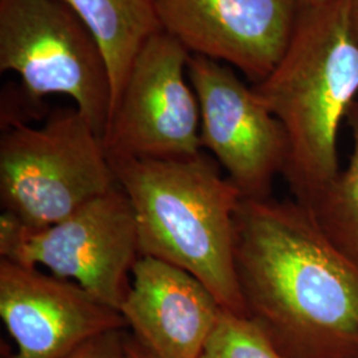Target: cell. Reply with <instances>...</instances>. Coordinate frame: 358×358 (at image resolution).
Returning <instances> with one entry per match:
<instances>
[{
  "label": "cell",
  "instance_id": "3957f363",
  "mask_svg": "<svg viewBox=\"0 0 358 358\" xmlns=\"http://www.w3.org/2000/svg\"><path fill=\"white\" fill-rule=\"evenodd\" d=\"M137 222L141 256L189 272L220 307L244 316L235 271V215L243 196L205 154L109 158Z\"/></svg>",
  "mask_w": 358,
  "mask_h": 358
},
{
  "label": "cell",
  "instance_id": "8992f818",
  "mask_svg": "<svg viewBox=\"0 0 358 358\" xmlns=\"http://www.w3.org/2000/svg\"><path fill=\"white\" fill-rule=\"evenodd\" d=\"M140 257L134 211L120 185L45 229H31L7 210L0 215V259L43 266L118 312Z\"/></svg>",
  "mask_w": 358,
  "mask_h": 358
},
{
  "label": "cell",
  "instance_id": "2e32d148",
  "mask_svg": "<svg viewBox=\"0 0 358 358\" xmlns=\"http://www.w3.org/2000/svg\"><path fill=\"white\" fill-rule=\"evenodd\" d=\"M122 358H155L153 355L145 349L143 346L137 341V338L129 333L125 338V345H124V355Z\"/></svg>",
  "mask_w": 358,
  "mask_h": 358
},
{
  "label": "cell",
  "instance_id": "ac0fdd59",
  "mask_svg": "<svg viewBox=\"0 0 358 358\" xmlns=\"http://www.w3.org/2000/svg\"><path fill=\"white\" fill-rule=\"evenodd\" d=\"M297 1L300 6H316V4H320L327 0H297Z\"/></svg>",
  "mask_w": 358,
  "mask_h": 358
},
{
  "label": "cell",
  "instance_id": "6da1fadb",
  "mask_svg": "<svg viewBox=\"0 0 358 358\" xmlns=\"http://www.w3.org/2000/svg\"><path fill=\"white\" fill-rule=\"evenodd\" d=\"M235 271L244 317L282 358H358V262L308 207L243 198Z\"/></svg>",
  "mask_w": 358,
  "mask_h": 358
},
{
  "label": "cell",
  "instance_id": "9a60e30c",
  "mask_svg": "<svg viewBox=\"0 0 358 358\" xmlns=\"http://www.w3.org/2000/svg\"><path fill=\"white\" fill-rule=\"evenodd\" d=\"M127 334V329L103 333L63 358H122Z\"/></svg>",
  "mask_w": 358,
  "mask_h": 358
},
{
  "label": "cell",
  "instance_id": "8fae6325",
  "mask_svg": "<svg viewBox=\"0 0 358 358\" xmlns=\"http://www.w3.org/2000/svg\"><path fill=\"white\" fill-rule=\"evenodd\" d=\"M223 308L189 272L141 256L120 313L155 358H199Z\"/></svg>",
  "mask_w": 358,
  "mask_h": 358
},
{
  "label": "cell",
  "instance_id": "277c9868",
  "mask_svg": "<svg viewBox=\"0 0 358 358\" xmlns=\"http://www.w3.org/2000/svg\"><path fill=\"white\" fill-rule=\"evenodd\" d=\"M118 185L103 138L77 108L56 109L38 127L15 122L0 138V201L40 230Z\"/></svg>",
  "mask_w": 358,
  "mask_h": 358
},
{
  "label": "cell",
  "instance_id": "52a82bcc",
  "mask_svg": "<svg viewBox=\"0 0 358 358\" xmlns=\"http://www.w3.org/2000/svg\"><path fill=\"white\" fill-rule=\"evenodd\" d=\"M190 56L164 31L142 45L103 133L109 158L176 159L202 153L199 103L187 81Z\"/></svg>",
  "mask_w": 358,
  "mask_h": 358
},
{
  "label": "cell",
  "instance_id": "7c38bea8",
  "mask_svg": "<svg viewBox=\"0 0 358 358\" xmlns=\"http://www.w3.org/2000/svg\"><path fill=\"white\" fill-rule=\"evenodd\" d=\"M101 48L112 84V109L142 45L162 28L152 0H62ZM112 113V110H110Z\"/></svg>",
  "mask_w": 358,
  "mask_h": 358
},
{
  "label": "cell",
  "instance_id": "e0dca14e",
  "mask_svg": "<svg viewBox=\"0 0 358 358\" xmlns=\"http://www.w3.org/2000/svg\"><path fill=\"white\" fill-rule=\"evenodd\" d=\"M350 26L358 41V0H352L350 3Z\"/></svg>",
  "mask_w": 358,
  "mask_h": 358
},
{
  "label": "cell",
  "instance_id": "30bf717a",
  "mask_svg": "<svg viewBox=\"0 0 358 358\" xmlns=\"http://www.w3.org/2000/svg\"><path fill=\"white\" fill-rule=\"evenodd\" d=\"M0 316L16 349L8 358H63L103 333L128 329L122 315L76 282L0 259Z\"/></svg>",
  "mask_w": 358,
  "mask_h": 358
},
{
  "label": "cell",
  "instance_id": "7a4b0ae2",
  "mask_svg": "<svg viewBox=\"0 0 358 358\" xmlns=\"http://www.w3.org/2000/svg\"><path fill=\"white\" fill-rule=\"evenodd\" d=\"M352 0L300 6L280 62L252 88L288 140L282 171L294 199L312 210L340 174L337 140L358 93Z\"/></svg>",
  "mask_w": 358,
  "mask_h": 358
},
{
  "label": "cell",
  "instance_id": "9c48e42d",
  "mask_svg": "<svg viewBox=\"0 0 358 358\" xmlns=\"http://www.w3.org/2000/svg\"><path fill=\"white\" fill-rule=\"evenodd\" d=\"M164 32L192 55L229 64L254 84L280 62L297 0H152Z\"/></svg>",
  "mask_w": 358,
  "mask_h": 358
},
{
  "label": "cell",
  "instance_id": "5bb4252c",
  "mask_svg": "<svg viewBox=\"0 0 358 358\" xmlns=\"http://www.w3.org/2000/svg\"><path fill=\"white\" fill-rule=\"evenodd\" d=\"M199 358H282L254 322L223 309Z\"/></svg>",
  "mask_w": 358,
  "mask_h": 358
},
{
  "label": "cell",
  "instance_id": "ba28073f",
  "mask_svg": "<svg viewBox=\"0 0 358 358\" xmlns=\"http://www.w3.org/2000/svg\"><path fill=\"white\" fill-rule=\"evenodd\" d=\"M187 75L199 103L202 148L227 171L243 198H271L288 158L280 121L223 63L192 55Z\"/></svg>",
  "mask_w": 358,
  "mask_h": 358
},
{
  "label": "cell",
  "instance_id": "4fadbf2b",
  "mask_svg": "<svg viewBox=\"0 0 358 358\" xmlns=\"http://www.w3.org/2000/svg\"><path fill=\"white\" fill-rule=\"evenodd\" d=\"M346 120L353 136L349 166L340 171L310 211L334 244L358 262V101L350 105Z\"/></svg>",
  "mask_w": 358,
  "mask_h": 358
},
{
  "label": "cell",
  "instance_id": "5b68a950",
  "mask_svg": "<svg viewBox=\"0 0 358 358\" xmlns=\"http://www.w3.org/2000/svg\"><path fill=\"white\" fill-rule=\"evenodd\" d=\"M0 71L22 80L35 109L66 96L103 138L112 110L106 60L90 29L62 0H0Z\"/></svg>",
  "mask_w": 358,
  "mask_h": 358
}]
</instances>
